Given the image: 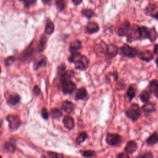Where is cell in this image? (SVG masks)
<instances>
[{
	"label": "cell",
	"instance_id": "obj_14",
	"mask_svg": "<svg viewBox=\"0 0 158 158\" xmlns=\"http://www.w3.org/2000/svg\"><path fill=\"white\" fill-rule=\"evenodd\" d=\"M63 124L64 127L68 130H72L74 128L75 123L74 119L69 116H66L63 119Z\"/></svg>",
	"mask_w": 158,
	"mask_h": 158
},
{
	"label": "cell",
	"instance_id": "obj_25",
	"mask_svg": "<svg viewBox=\"0 0 158 158\" xmlns=\"http://www.w3.org/2000/svg\"><path fill=\"white\" fill-rule=\"evenodd\" d=\"M82 56V55L78 52L72 53V54L68 58V60L71 63H74L75 64L80 59Z\"/></svg>",
	"mask_w": 158,
	"mask_h": 158
},
{
	"label": "cell",
	"instance_id": "obj_31",
	"mask_svg": "<svg viewBox=\"0 0 158 158\" xmlns=\"http://www.w3.org/2000/svg\"><path fill=\"white\" fill-rule=\"evenodd\" d=\"M33 53V48L30 46L28 48H27L22 54V58L24 59H27L30 58Z\"/></svg>",
	"mask_w": 158,
	"mask_h": 158
},
{
	"label": "cell",
	"instance_id": "obj_38",
	"mask_svg": "<svg viewBox=\"0 0 158 158\" xmlns=\"http://www.w3.org/2000/svg\"><path fill=\"white\" fill-rule=\"evenodd\" d=\"M41 114L42 116V118L44 119H48L49 118V114L47 109L46 108H43L41 111Z\"/></svg>",
	"mask_w": 158,
	"mask_h": 158
},
{
	"label": "cell",
	"instance_id": "obj_19",
	"mask_svg": "<svg viewBox=\"0 0 158 158\" xmlns=\"http://www.w3.org/2000/svg\"><path fill=\"white\" fill-rule=\"evenodd\" d=\"M87 97V92L85 88L82 87L79 88L75 94V100H84Z\"/></svg>",
	"mask_w": 158,
	"mask_h": 158
},
{
	"label": "cell",
	"instance_id": "obj_26",
	"mask_svg": "<svg viewBox=\"0 0 158 158\" xmlns=\"http://www.w3.org/2000/svg\"><path fill=\"white\" fill-rule=\"evenodd\" d=\"M88 139V135L85 132H81L75 140V143L77 145H80Z\"/></svg>",
	"mask_w": 158,
	"mask_h": 158
},
{
	"label": "cell",
	"instance_id": "obj_29",
	"mask_svg": "<svg viewBox=\"0 0 158 158\" xmlns=\"http://www.w3.org/2000/svg\"><path fill=\"white\" fill-rule=\"evenodd\" d=\"M82 14L87 19H91L95 15V11L92 9H84L82 11Z\"/></svg>",
	"mask_w": 158,
	"mask_h": 158
},
{
	"label": "cell",
	"instance_id": "obj_49",
	"mask_svg": "<svg viewBox=\"0 0 158 158\" xmlns=\"http://www.w3.org/2000/svg\"><path fill=\"white\" fill-rule=\"evenodd\" d=\"M20 1H21V2H24L26 1V0H20Z\"/></svg>",
	"mask_w": 158,
	"mask_h": 158
},
{
	"label": "cell",
	"instance_id": "obj_27",
	"mask_svg": "<svg viewBox=\"0 0 158 158\" xmlns=\"http://www.w3.org/2000/svg\"><path fill=\"white\" fill-rule=\"evenodd\" d=\"M151 98V92L148 90H144L140 95V100L142 102L147 103Z\"/></svg>",
	"mask_w": 158,
	"mask_h": 158
},
{
	"label": "cell",
	"instance_id": "obj_34",
	"mask_svg": "<svg viewBox=\"0 0 158 158\" xmlns=\"http://www.w3.org/2000/svg\"><path fill=\"white\" fill-rule=\"evenodd\" d=\"M56 6L59 11H60V12L63 11L65 8L64 0H56Z\"/></svg>",
	"mask_w": 158,
	"mask_h": 158
},
{
	"label": "cell",
	"instance_id": "obj_17",
	"mask_svg": "<svg viewBox=\"0 0 158 158\" xmlns=\"http://www.w3.org/2000/svg\"><path fill=\"white\" fill-rule=\"evenodd\" d=\"M47 64V59L45 56H40L38 58V59H37V61L34 63V69L35 70H37L40 67H45Z\"/></svg>",
	"mask_w": 158,
	"mask_h": 158
},
{
	"label": "cell",
	"instance_id": "obj_20",
	"mask_svg": "<svg viewBox=\"0 0 158 158\" xmlns=\"http://www.w3.org/2000/svg\"><path fill=\"white\" fill-rule=\"evenodd\" d=\"M54 30V25L53 22L50 20H48L46 23V26H45L44 33L47 35H51Z\"/></svg>",
	"mask_w": 158,
	"mask_h": 158
},
{
	"label": "cell",
	"instance_id": "obj_50",
	"mask_svg": "<svg viewBox=\"0 0 158 158\" xmlns=\"http://www.w3.org/2000/svg\"><path fill=\"white\" fill-rule=\"evenodd\" d=\"M0 72H1V67H0Z\"/></svg>",
	"mask_w": 158,
	"mask_h": 158
},
{
	"label": "cell",
	"instance_id": "obj_2",
	"mask_svg": "<svg viewBox=\"0 0 158 158\" xmlns=\"http://www.w3.org/2000/svg\"><path fill=\"white\" fill-rule=\"evenodd\" d=\"M127 41L132 42L133 41L140 40V27L138 25L134 24L130 26L127 34Z\"/></svg>",
	"mask_w": 158,
	"mask_h": 158
},
{
	"label": "cell",
	"instance_id": "obj_13",
	"mask_svg": "<svg viewBox=\"0 0 158 158\" xmlns=\"http://www.w3.org/2000/svg\"><path fill=\"white\" fill-rule=\"evenodd\" d=\"M138 148L137 143L135 141H130L127 143L126 146L125 147V152L127 154H133L137 151Z\"/></svg>",
	"mask_w": 158,
	"mask_h": 158
},
{
	"label": "cell",
	"instance_id": "obj_42",
	"mask_svg": "<svg viewBox=\"0 0 158 158\" xmlns=\"http://www.w3.org/2000/svg\"><path fill=\"white\" fill-rule=\"evenodd\" d=\"M117 158H130V157L127 154H125L124 153H121L118 154Z\"/></svg>",
	"mask_w": 158,
	"mask_h": 158
},
{
	"label": "cell",
	"instance_id": "obj_9",
	"mask_svg": "<svg viewBox=\"0 0 158 158\" xmlns=\"http://www.w3.org/2000/svg\"><path fill=\"white\" fill-rule=\"evenodd\" d=\"M137 55L141 60L146 62L151 61L154 58V54L149 50H145L141 51Z\"/></svg>",
	"mask_w": 158,
	"mask_h": 158
},
{
	"label": "cell",
	"instance_id": "obj_32",
	"mask_svg": "<svg viewBox=\"0 0 158 158\" xmlns=\"http://www.w3.org/2000/svg\"><path fill=\"white\" fill-rule=\"evenodd\" d=\"M51 116H52L53 118L57 119L61 118L62 116V113L59 109L54 108L52 109L51 111Z\"/></svg>",
	"mask_w": 158,
	"mask_h": 158
},
{
	"label": "cell",
	"instance_id": "obj_40",
	"mask_svg": "<svg viewBox=\"0 0 158 158\" xmlns=\"http://www.w3.org/2000/svg\"><path fill=\"white\" fill-rule=\"evenodd\" d=\"M137 158H154V157L151 153L147 152V153H145L142 155L139 156Z\"/></svg>",
	"mask_w": 158,
	"mask_h": 158
},
{
	"label": "cell",
	"instance_id": "obj_44",
	"mask_svg": "<svg viewBox=\"0 0 158 158\" xmlns=\"http://www.w3.org/2000/svg\"><path fill=\"white\" fill-rule=\"evenodd\" d=\"M82 1L83 0H72V2L75 6H78L82 2Z\"/></svg>",
	"mask_w": 158,
	"mask_h": 158
},
{
	"label": "cell",
	"instance_id": "obj_46",
	"mask_svg": "<svg viewBox=\"0 0 158 158\" xmlns=\"http://www.w3.org/2000/svg\"><path fill=\"white\" fill-rule=\"evenodd\" d=\"M157 45L156 44L155 47H154V54L157 53Z\"/></svg>",
	"mask_w": 158,
	"mask_h": 158
},
{
	"label": "cell",
	"instance_id": "obj_8",
	"mask_svg": "<svg viewBox=\"0 0 158 158\" xmlns=\"http://www.w3.org/2000/svg\"><path fill=\"white\" fill-rule=\"evenodd\" d=\"M89 65V61L87 58L85 56H82L80 59L75 63V69L84 71L85 70Z\"/></svg>",
	"mask_w": 158,
	"mask_h": 158
},
{
	"label": "cell",
	"instance_id": "obj_45",
	"mask_svg": "<svg viewBox=\"0 0 158 158\" xmlns=\"http://www.w3.org/2000/svg\"><path fill=\"white\" fill-rule=\"evenodd\" d=\"M42 2L44 5H50L51 3V0H42Z\"/></svg>",
	"mask_w": 158,
	"mask_h": 158
},
{
	"label": "cell",
	"instance_id": "obj_24",
	"mask_svg": "<svg viewBox=\"0 0 158 158\" xmlns=\"http://www.w3.org/2000/svg\"><path fill=\"white\" fill-rule=\"evenodd\" d=\"M157 141H158L157 133V132H154L146 140V143L148 145L152 146V145H154L156 143H157Z\"/></svg>",
	"mask_w": 158,
	"mask_h": 158
},
{
	"label": "cell",
	"instance_id": "obj_5",
	"mask_svg": "<svg viewBox=\"0 0 158 158\" xmlns=\"http://www.w3.org/2000/svg\"><path fill=\"white\" fill-rule=\"evenodd\" d=\"M6 119L9 122V128L12 130H16L18 129L22 124L20 118L16 115H8L6 118Z\"/></svg>",
	"mask_w": 158,
	"mask_h": 158
},
{
	"label": "cell",
	"instance_id": "obj_12",
	"mask_svg": "<svg viewBox=\"0 0 158 158\" xmlns=\"http://www.w3.org/2000/svg\"><path fill=\"white\" fill-rule=\"evenodd\" d=\"M145 11L147 14L149 16H151V17L155 18L156 19H157V15H158V12H157V6L156 4H152L149 5L147 6V8L145 9Z\"/></svg>",
	"mask_w": 158,
	"mask_h": 158
},
{
	"label": "cell",
	"instance_id": "obj_30",
	"mask_svg": "<svg viewBox=\"0 0 158 158\" xmlns=\"http://www.w3.org/2000/svg\"><path fill=\"white\" fill-rule=\"evenodd\" d=\"M149 38V29L146 27H140V40Z\"/></svg>",
	"mask_w": 158,
	"mask_h": 158
},
{
	"label": "cell",
	"instance_id": "obj_33",
	"mask_svg": "<svg viewBox=\"0 0 158 158\" xmlns=\"http://www.w3.org/2000/svg\"><path fill=\"white\" fill-rule=\"evenodd\" d=\"M157 38V33L154 28L149 29V39L151 41H154Z\"/></svg>",
	"mask_w": 158,
	"mask_h": 158
},
{
	"label": "cell",
	"instance_id": "obj_11",
	"mask_svg": "<svg viewBox=\"0 0 158 158\" xmlns=\"http://www.w3.org/2000/svg\"><path fill=\"white\" fill-rule=\"evenodd\" d=\"M99 25L95 22H90L86 27V32L88 34H93L99 31Z\"/></svg>",
	"mask_w": 158,
	"mask_h": 158
},
{
	"label": "cell",
	"instance_id": "obj_43",
	"mask_svg": "<svg viewBox=\"0 0 158 158\" xmlns=\"http://www.w3.org/2000/svg\"><path fill=\"white\" fill-rule=\"evenodd\" d=\"M33 93L35 95V96H38L40 93V89L39 88V87L37 85L35 86V87L33 88Z\"/></svg>",
	"mask_w": 158,
	"mask_h": 158
},
{
	"label": "cell",
	"instance_id": "obj_21",
	"mask_svg": "<svg viewBox=\"0 0 158 158\" xmlns=\"http://www.w3.org/2000/svg\"><path fill=\"white\" fill-rule=\"evenodd\" d=\"M82 47V43L79 40H75L70 44L69 50L71 53L77 52Z\"/></svg>",
	"mask_w": 158,
	"mask_h": 158
},
{
	"label": "cell",
	"instance_id": "obj_36",
	"mask_svg": "<svg viewBox=\"0 0 158 158\" xmlns=\"http://www.w3.org/2000/svg\"><path fill=\"white\" fill-rule=\"evenodd\" d=\"M5 149L8 152L13 153L16 150V146H14V145H13L11 143H6V145L5 146Z\"/></svg>",
	"mask_w": 158,
	"mask_h": 158
},
{
	"label": "cell",
	"instance_id": "obj_47",
	"mask_svg": "<svg viewBox=\"0 0 158 158\" xmlns=\"http://www.w3.org/2000/svg\"><path fill=\"white\" fill-rule=\"evenodd\" d=\"M41 158H47L46 156H44V155H43L42 156H41Z\"/></svg>",
	"mask_w": 158,
	"mask_h": 158
},
{
	"label": "cell",
	"instance_id": "obj_35",
	"mask_svg": "<svg viewBox=\"0 0 158 158\" xmlns=\"http://www.w3.org/2000/svg\"><path fill=\"white\" fill-rule=\"evenodd\" d=\"M81 154L85 157H90L95 155V152L92 150H86V151H82L80 152Z\"/></svg>",
	"mask_w": 158,
	"mask_h": 158
},
{
	"label": "cell",
	"instance_id": "obj_3",
	"mask_svg": "<svg viewBox=\"0 0 158 158\" xmlns=\"http://www.w3.org/2000/svg\"><path fill=\"white\" fill-rule=\"evenodd\" d=\"M62 91L65 94H72L76 88L75 84L71 79H61Z\"/></svg>",
	"mask_w": 158,
	"mask_h": 158
},
{
	"label": "cell",
	"instance_id": "obj_10",
	"mask_svg": "<svg viewBox=\"0 0 158 158\" xmlns=\"http://www.w3.org/2000/svg\"><path fill=\"white\" fill-rule=\"evenodd\" d=\"M130 27V24L128 21H125L124 22H123L118 29V35L120 37L126 36Z\"/></svg>",
	"mask_w": 158,
	"mask_h": 158
},
{
	"label": "cell",
	"instance_id": "obj_6",
	"mask_svg": "<svg viewBox=\"0 0 158 158\" xmlns=\"http://www.w3.org/2000/svg\"><path fill=\"white\" fill-rule=\"evenodd\" d=\"M121 51L124 56L129 58H133L138 54V51L136 49L125 44L121 48Z\"/></svg>",
	"mask_w": 158,
	"mask_h": 158
},
{
	"label": "cell",
	"instance_id": "obj_39",
	"mask_svg": "<svg viewBox=\"0 0 158 158\" xmlns=\"http://www.w3.org/2000/svg\"><path fill=\"white\" fill-rule=\"evenodd\" d=\"M37 0H26L24 2V6L26 8H29L32 5H33L36 3Z\"/></svg>",
	"mask_w": 158,
	"mask_h": 158
},
{
	"label": "cell",
	"instance_id": "obj_16",
	"mask_svg": "<svg viewBox=\"0 0 158 158\" xmlns=\"http://www.w3.org/2000/svg\"><path fill=\"white\" fill-rule=\"evenodd\" d=\"M6 100L8 104L14 106L19 103L20 98L17 94H9L6 96Z\"/></svg>",
	"mask_w": 158,
	"mask_h": 158
},
{
	"label": "cell",
	"instance_id": "obj_41",
	"mask_svg": "<svg viewBox=\"0 0 158 158\" xmlns=\"http://www.w3.org/2000/svg\"><path fill=\"white\" fill-rule=\"evenodd\" d=\"M15 60H16V59H15V58L13 57V56H10V57H9V58H8L6 59V61H5L6 65H11L12 63L14 62Z\"/></svg>",
	"mask_w": 158,
	"mask_h": 158
},
{
	"label": "cell",
	"instance_id": "obj_51",
	"mask_svg": "<svg viewBox=\"0 0 158 158\" xmlns=\"http://www.w3.org/2000/svg\"><path fill=\"white\" fill-rule=\"evenodd\" d=\"M0 158H2V157H1V156H0Z\"/></svg>",
	"mask_w": 158,
	"mask_h": 158
},
{
	"label": "cell",
	"instance_id": "obj_18",
	"mask_svg": "<svg viewBox=\"0 0 158 158\" xmlns=\"http://www.w3.org/2000/svg\"><path fill=\"white\" fill-rule=\"evenodd\" d=\"M48 41V38L46 35H44V34L42 35L40 38V41L38 44V51L40 53L43 52L47 47V44Z\"/></svg>",
	"mask_w": 158,
	"mask_h": 158
},
{
	"label": "cell",
	"instance_id": "obj_23",
	"mask_svg": "<svg viewBox=\"0 0 158 158\" xmlns=\"http://www.w3.org/2000/svg\"><path fill=\"white\" fill-rule=\"evenodd\" d=\"M142 109L145 112H151L156 111V104L153 103L147 102L145 105L143 106Z\"/></svg>",
	"mask_w": 158,
	"mask_h": 158
},
{
	"label": "cell",
	"instance_id": "obj_37",
	"mask_svg": "<svg viewBox=\"0 0 158 158\" xmlns=\"http://www.w3.org/2000/svg\"><path fill=\"white\" fill-rule=\"evenodd\" d=\"M48 154L50 158H64V156L62 154L54 152H48Z\"/></svg>",
	"mask_w": 158,
	"mask_h": 158
},
{
	"label": "cell",
	"instance_id": "obj_22",
	"mask_svg": "<svg viewBox=\"0 0 158 158\" xmlns=\"http://www.w3.org/2000/svg\"><path fill=\"white\" fill-rule=\"evenodd\" d=\"M149 90L151 92L154 94V96L157 98V92H158V84L156 80H154L150 82L149 84Z\"/></svg>",
	"mask_w": 158,
	"mask_h": 158
},
{
	"label": "cell",
	"instance_id": "obj_28",
	"mask_svg": "<svg viewBox=\"0 0 158 158\" xmlns=\"http://www.w3.org/2000/svg\"><path fill=\"white\" fill-rule=\"evenodd\" d=\"M135 95H136V89H135V87L133 85H130L128 88L127 92V95L128 98L130 100H132L133 98H135Z\"/></svg>",
	"mask_w": 158,
	"mask_h": 158
},
{
	"label": "cell",
	"instance_id": "obj_7",
	"mask_svg": "<svg viewBox=\"0 0 158 158\" xmlns=\"http://www.w3.org/2000/svg\"><path fill=\"white\" fill-rule=\"evenodd\" d=\"M118 51L119 48L116 45L111 44L107 46V48L105 50V54L109 58H113L118 54Z\"/></svg>",
	"mask_w": 158,
	"mask_h": 158
},
{
	"label": "cell",
	"instance_id": "obj_4",
	"mask_svg": "<svg viewBox=\"0 0 158 158\" xmlns=\"http://www.w3.org/2000/svg\"><path fill=\"white\" fill-rule=\"evenodd\" d=\"M122 142V138L116 133H108L106 137V142L111 146H118Z\"/></svg>",
	"mask_w": 158,
	"mask_h": 158
},
{
	"label": "cell",
	"instance_id": "obj_1",
	"mask_svg": "<svg viewBox=\"0 0 158 158\" xmlns=\"http://www.w3.org/2000/svg\"><path fill=\"white\" fill-rule=\"evenodd\" d=\"M127 116L133 121H136L141 115V111L140 107L137 104H133L126 111Z\"/></svg>",
	"mask_w": 158,
	"mask_h": 158
},
{
	"label": "cell",
	"instance_id": "obj_15",
	"mask_svg": "<svg viewBox=\"0 0 158 158\" xmlns=\"http://www.w3.org/2000/svg\"><path fill=\"white\" fill-rule=\"evenodd\" d=\"M62 109L66 113H71L75 109V105L69 101H65L62 104Z\"/></svg>",
	"mask_w": 158,
	"mask_h": 158
},
{
	"label": "cell",
	"instance_id": "obj_48",
	"mask_svg": "<svg viewBox=\"0 0 158 158\" xmlns=\"http://www.w3.org/2000/svg\"><path fill=\"white\" fill-rule=\"evenodd\" d=\"M2 121L1 120H0V127H2Z\"/></svg>",
	"mask_w": 158,
	"mask_h": 158
},
{
	"label": "cell",
	"instance_id": "obj_52",
	"mask_svg": "<svg viewBox=\"0 0 158 158\" xmlns=\"http://www.w3.org/2000/svg\"><path fill=\"white\" fill-rule=\"evenodd\" d=\"M136 1H138V0H136Z\"/></svg>",
	"mask_w": 158,
	"mask_h": 158
}]
</instances>
